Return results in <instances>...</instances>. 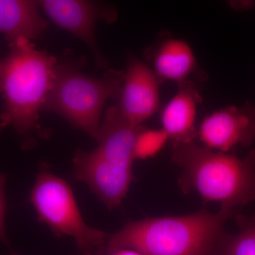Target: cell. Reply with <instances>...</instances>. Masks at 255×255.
Here are the masks:
<instances>
[{"label": "cell", "mask_w": 255, "mask_h": 255, "mask_svg": "<svg viewBox=\"0 0 255 255\" xmlns=\"http://www.w3.org/2000/svg\"><path fill=\"white\" fill-rule=\"evenodd\" d=\"M236 212L225 208L216 213L202 209L186 216L131 221L107 236L100 255L119 249L142 255H214L226 233L225 223Z\"/></svg>", "instance_id": "1"}, {"label": "cell", "mask_w": 255, "mask_h": 255, "mask_svg": "<svg viewBox=\"0 0 255 255\" xmlns=\"http://www.w3.org/2000/svg\"><path fill=\"white\" fill-rule=\"evenodd\" d=\"M10 47L0 63V91L4 101L0 129L11 126L18 135L28 136L40 128L39 112L53 86L58 63L26 38H18Z\"/></svg>", "instance_id": "2"}, {"label": "cell", "mask_w": 255, "mask_h": 255, "mask_svg": "<svg viewBox=\"0 0 255 255\" xmlns=\"http://www.w3.org/2000/svg\"><path fill=\"white\" fill-rule=\"evenodd\" d=\"M172 160L182 170L179 185L185 194L236 211L255 200V168L246 159L192 142L174 143Z\"/></svg>", "instance_id": "3"}, {"label": "cell", "mask_w": 255, "mask_h": 255, "mask_svg": "<svg viewBox=\"0 0 255 255\" xmlns=\"http://www.w3.org/2000/svg\"><path fill=\"white\" fill-rule=\"evenodd\" d=\"M124 72L108 70L101 78L82 74L73 65H57L43 110L50 111L98 140L100 117L109 99L119 100Z\"/></svg>", "instance_id": "4"}, {"label": "cell", "mask_w": 255, "mask_h": 255, "mask_svg": "<svg viewBox=\"0 0 255 255\" xmlns=\"http://www.w3.org/2000/svg\"><path fill=\"white\" fill-rule=\"evenodd\" d=\"M142 127L129 123L118 106L110 107L101 124L97 148L90 152L79 150L74 157L80 177L101 189L130 185L135 180L134 145Z\"/></svg>", "instance_id": "5"}, {"label": "cell", "mask_w": 255, "mask_h": 255, "mask_svg": "<svg viewBox=\"0 0 255 255\" xmlns=\"http://www.w3.org/2000/svg\"><path fill=\"white\" fill-rule=\"evenodd\" d=\"M38 220L46 223L58 237L75 238L83 255H100L107 236L87 226L68 182L50 172L43 164L30 195Z\"/></svg>", "instance_id": "6"}, {"label": "cell", "mask_w": 255, "mask_h": 255, "mask_svg": "<svg viewBox=\"0 0 255 255\" xmlns=\"http://www.w3.org/2000/svg\"><path fill=\"white\" fill-rule=\"evenodd\" d=\"M38 2L53 22L88 45L99 66L107 68V61L101 54L96 41L95 25L99 19L108 23L117 20V13L113 6L75 0H43Z\"/></svg>", "instance_id": "7"}, {"label": "cell", "mask_w": 255, "mask_h": 255, "mask_svg": "<svg viewBox=\"0 0 255 255\" xmlns=\"http://www.w3.org/2000/svg\"><path fill=\"white\" fill-rule=\"evenodd\" d=\"M198 137L204 146L228 153L238 145L248 147L255 140V105L229 106L213 112L201 123Z\"/></svg>", "instance_id": "8"}, {"label": "cell", "mask_w": 255, "mask_h": 255, "mask_svg": "<svg viewBox=\"0 0 255 255\" xmlns=\"http://www.w3.org/2000/svg\"><path fill=\"white\" fill-rule=\"evenodd\" d=\"M162 82L148 65L129 55L118 107L131 125L140 127L158 112L159 87Z\"/></svg>", "instance_id": "9"}, {"label": "cell", "mask_w": 255, "mask_h": 255, "mask_svg": "<svg viewBox=\"0 0 255 255\" xmlns=\"http://www.w3.org/2000/svg\"><path fill=\"white\" fill-rule=\"evenodd\" d=\"M145 57L153 66V71L162 82L169 80L178 85L189 80L204 82L208 79L198 66L192 49L182 40L166 35L146 50Z\"/></svg>", "instance_id": "10"}, {"label": "cell", "mask_w": 255, "mask_h": 255, "mask_svg": "<svg viewBox=\"0 0 255 255\" xmlns=\"http://www.w3.org/2000/svg\"><path fill=\"white\" fill-rule=\"evenodd\" d=\"M201 82L189 80L178 85V92L161 114L162 129L173 143H189L198 137L195 126L196 110L202 103Z\"/></svg>", "instance_id": "11"}, {"label": "cell", "mask_w": 255, "mask_h": 255, "mask_svg": "<svg viewBox=\"0 0 255 255\" xmlns=\"http://www.w3.org/2000/svg\"><path fill=\"white\" fill-rule=\"evenodd\" d=\"M39 2L22 0H0V33L10 43L18 38L31 41L41 36L48 23L38 12Z\"/></svg>", "instance_id": "12"}, {"label": "cell", "mask_w": 255, "mask_h": 255, "mask_svg": "<svg viewBox=\"0 0 255 255\" xmlns=\"http://www.w3.org/2000/svg\"><path fill=\"white\" fill-rule=\"evenodd\" d=\"M236 219L241 231L237 234L225 233L214 255H255L254 217L237 216Z\"/></svg>", "instance_id": "13"}, {"label": "cell", "mask_w": 255, "mask_h": 255, "mask_svg": "<svg viewBox=\"0 0 255 255\" xmlns=\"http://www.w3.org/2000/svg\"><path fill=\"white\" fill-rule=\"evenodd\" d=\"M168 139L167 133L162 128L152 130L142 127L135 138L133 151L135 159L155 157L163 148Z\"/></svg>", "instance_id": "14"}, {"label": "cell", "mask_w": 255, "mask_h": 255, "mask_svg": "<svg viewBox=\"0 0 255 255\" xmlns=\"http://www.w3.org/2000/svg\"><path fill=\"white\" fill-rule=\"evenodd\" d=\"M6 182L5 174L0 173V241L7 247H10L9 242L5 231V213H6V196L4 185Z\"/></svg>", "instance_id": "15"}, {"label": "cell", "mask_w": 255, "mask_h": 255, "mask_svg": "<svg viewBox=\"0 0 255 255\" xmlns=\"http://www.w3.org/2000/svg\"><path fill=\"white\" fill-rule=\"evenodd\" d=\"M229 4L234 9L239 11H246L251 9L255 6V1H229Z\"/></svg>", "instance_id": "16"}, {"label": "cell", "mask_w": 255, "mask_h": 255, "mask_svg": "<svg viewBox=\"0 0 255 255\" xmlns=\"http://www.w3.org/2000/svg\"><path fill=\"white\" fill-rule=\"evenodd\" d=\"M103 255H142L137 252L131 251V250L128 249H119L115 250L105 253Z\"/></svg>", "instance_id": "17"}, {"label": "cell", "mask_w": 255, "mask_h": 255, "mask_svg": "<svg viewBox=\"0 0 255 255\" xmlns=\"http://www.w3.org/2000/svg\"><path fill=\"white\" fill-rule=\"evenodd\" d=\"M255 168V150L251 151L246 158Z\"/></svg>", "instance_id": "18"}, {"label": "cell", "mask_w": 255, "mask_h": 255, "mask_svg": "<svg viewBox=\"0 0 255 255\" xmlns=\"http://www.w3.org/2000/svg\"><path fill=\"white\" fill-rule=\"evenodd\" d=\"M11 255H17L15 254V253H12V254H11Z\"/></svg>", "instance_id": "19"}, {"label": "cell", "mask_w": 255, "mask_h": 255, "mask_svg": "<svg viewBox=\"0 0 255 255\" xmlns=\"http://www.w3.org/2000/svg\"><path fill=\"white\" fill-rule=\"evenodd\" d=\"M254 219H255V216H254Z\"/></svg>", "instance_id": "20"}, {"label": "cell", "mask_w": 255, "mask_h": 255, "mask_svg": "<svg viewBox=\"0 0 255 255\" xmlns=\"http://www.w3.org/2000/svg\"><path fill=\"white\" fill-rule=\"evenodd\" d=\"M0 63H1V62H0Z\"/></svg>", "instance_id": "21"}]
</instances>
